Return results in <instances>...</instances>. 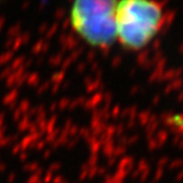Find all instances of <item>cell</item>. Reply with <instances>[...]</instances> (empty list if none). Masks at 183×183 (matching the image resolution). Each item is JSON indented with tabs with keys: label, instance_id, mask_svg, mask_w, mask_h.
<instances>
[{
	"label": "cell",
	"instance_id": "cell-1",
	"mask_svg": "<svg viewBox=\"0 0 183 183\" xmlns=\"http://www.w3.org/2000/svg\"><path fill=\"white\" fill-rule=\"evenodd\" d=\"M165 20L164 6L158 0H118L117 42L130 51L143 50L161 34Z\"/></svg>",
	"mask_w": 183,
	"mask_h": 183
},
{
	"label": "cell",
	"instance_id": "cell-2",
	"mask_svg": "<svg viewBox=\"0 0 183 183\" xmlns=\"http://www.w3.org/2000/svg\"><path fill=\"white\" fill-rule=\"evenodd\" d=\"M118 0H71L69 23L86 44L98 49L117 42L115 9Z\"/></svg>",
	"mask_w": 183,
	"mask_h": 183
}]
</instances>
